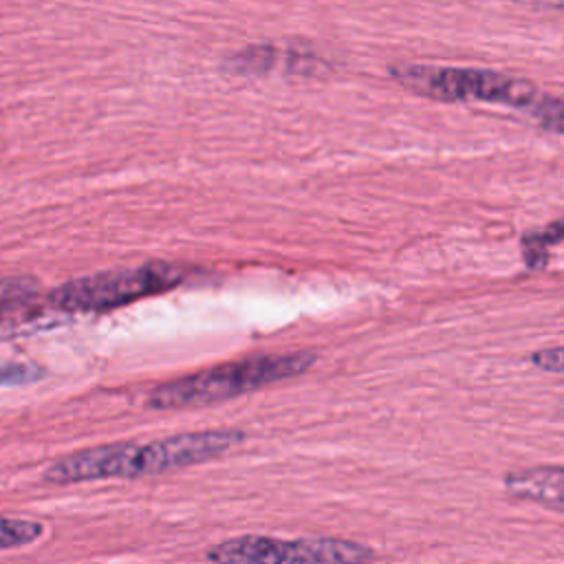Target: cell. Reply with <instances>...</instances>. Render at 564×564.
<instances>
[{
	"mask_svg": "<svg viewBox=\"0 0 564 564\" xmlns=\"http://www.w3.org/2000/svg\"><path fill=\"white\" fill-rule=\"evenodd\" d=\"M317 355L313 350H295L282 355H253L227 364H218L178 379L154 386L148 394V408L181 410L227 401L264 386L304 375Z\"/></svg>",
	"mask_w": 564,
	"mask_h": 564,
	"instance_id": "cell-1",
	"label": "cell"
},
{
	"mask_svg": "<svg viewBox=\"0 0 564 564\" xmlns=\"http://www.w3.org/2000/svg\"><path fill=\"white\" fill-rule=\"evenodd\" d=\"M183 269L167 262L117 267L73 278L53 289L48 306L64 313H108L119 306L161 295L183 282Z\"/></svg>",
	"mask_w": 564,
	"mask_h": 564,
	"instance_id": "cell-2",
	"label": "cell"
},
{
	"mask_svg": "<svg viewBox=\"0 0 564 564\" xmlns=\"http://www.w3.org/2000/svg\"><path fill=\"white\" fill-rule=\"evenodd\" d=\"M390 77L427 99L438 101H487L511 108H527L538 95V86L529 79L513 77L487 68H458L436 64H392Z\"/></svg>",
	"mask_w": 564,
	"mask_h": 564,
	"instance_id": "cell-3",
	"label": "cell"
},
{
	"mask_svg": "<svg viewBox=\"0 0 564 564\" xmlns=\"http://www.w3.org/2000/svg\"><path fill=\"white\" fill-rule=\"evenodd\" d=\"M212 562L282 564V562H368L375 551L366 544L341 538L280 540L271 535H240L214 544L205 553Z\"/></svg>",
	"mask_w": 564,
	"mask_h": 564,
	"instance_id": "cell-4",
	"label": "cell"
},
{
	"mask_svg": "<svg viewBox=\"0 0 564 564\" xmlns=\"http://www.w3.org/2000/svg\"><path fill=\"white\" fill-rule=\"evenodd\" d=\"M154 474H163L156 441H119L86 447L53 460L44 467L42 480L51 485H75L106 478H141Z\"/></svg>",
	"mask_w": 564,
	"mask_h": 564,
	"instance_id": "cell-5",
	"label": "cell"
},
{
	"mask_svg": "<svg viewBox=\"0 0 564 564\" xmlns=\"http://www.w3.org/2000/svg\"><path fill=\"white\" fill-rule=\"evenodd\" d=\"M505 489L522 500L564 509V467L538 465L509 471L505 476Z\"/></svg>",
	"mask_w": 564,
	"mask_h": 564,
	"instance_id": "cell-6",
	"label": "cell"
},
{
	"mask_svg": "<svg viewBox=\"0 0 564 564\" xmlns=\"http://www.w3.org/2000/svg\"><path fill=\"white\" fill-rule=\"evenodd\" d=\"M33 300H37V280L18 275L0 278V324L24 313Z\"/></svg>",
	"mask_w": 564,
	"mask_h": 564,
	"instance_id": "cell-7",
	"label": "cell"
},
{
	"mask_svg": "<svg viewBox=\"0 0 564 564\" xmlns=\"http://www.w3.org/2000/svg\"><path fill=\"white\" fill-rule=\"evenodd\" d=\"M42 533H44V527L35 520L0 516V551L26 546L40 540Z\"/></svg>",
	"mask_w": 564,
	"mask_h": 564,
	"instance_id": "cell-8",
	"label": "cell"
},
{
	"mask_svg": "<svg viewBox=\"0 0 564 564\" xmlns=\"http://www.w3.org/2000/svg\"><path fill=\"white\" fill-rule=\"evenodd\" d=\"M524 110L538 121L542 130L564 134V97L540 93Z\"/></svg>",
	"mask_w": 564,
	"mask_h": 564,
	"instance_id": "cell-9",
	"label": "cell"
},
{
	"mask_svg": "<svg viewBox=\"0 0 564 564\" xmlns=\"http://www.w3.org/2000/svg\"><path fill=\"white\" fill-rule=\"evenodd\" d=\"M273 62V48L271 46H249L234 57L227 59V66L231 73L240 75H253V73H264Z\"/></svg>",
	"mask_w": 564,
	"mask_h": 564,
	"instance_id": "cell-10",
	"label": "cell"
},
{
	"mask_svg": "<svg viewBox=\"0 0 564 564\" xmlns=\"http://www.w3.org/2000/svg\"><path fill=\"white\" fill-rule=\"evenodd\" d=\"M42 377H44V370L35 364H22V361L0 364V388L26 386V383L40 381Z\"/></svg>",
	"mask_w": 564,
	"mask_h": 564,
	"instance_id": "cell-11",
	"label": "cell"
},
{
	"mask_svg": "<svg viewBox=\"0 0 564 564\" xmlns=\"http://www.w3.org/2000/svg\"><path fill=\"white\" fill-rule=\"evenodd\" d=\"M531 364L544 372L564 375V346L555 348H542L531 355Z\"/></svg>",
	"mask_w": 564,
	"mask_h": 564,
	"instance_id": "cell-12",
	"label": "cell"
},
{
	"mask_svg": "<svg viewBox=\"0 0 564 564\" xmlns=\"http://www.w3.org/2000/svg\"><path fill=\"white\" fill-rule=\"evenodd\" d=\"M527 7H544V9H557L564 11V0H516Z\"/></svg>",
	"mask_w": 564,
	"mask_h": 564,
	"instance_id": "cell-13",
	"label": "cell"
},
{
	"mask_svg": "<svg viewBox=\"0 0 564 564\" xmlns=\"http://www.w3.org/2000/svg\"><path fill=\"white\" fill-rule=\"evenodd\" d=\"M562 223H564V218H562Z\"/></svg>",
	"mask_w": 564,
	"mask_h": 564,
	"instance_id": "cell-14",
	"label": "cell"
}]
</instances>
